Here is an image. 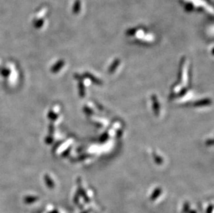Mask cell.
Returning <instances> with one entry per match:
<instances>
[{
	"label": "cell",
	"instance_id": "6da1fadb",
	"mask_svg": "<svg viewBox=\"0 0 214 213\" xmlns=\"http://www.w3.org/2000/svg\"><path fill=\"white\" fill-rule=\"evenodd\" d=\"M153 98H154L153 103H154V106H155V107H154V108H155V113H156V114H158V111L159 112V107H158V103H157V102L155 96H153Z\"/></svg>",
	"mask_w": 214,
	"mask_h": 213
},
{
	"label": "cell",
	"instance_id": "7a4b0ae2",
	"mask_svg": "<svg viewBox=\"0 0 214 213\" xmlns=\"http://www.w3.org/2000/svg\"><path fill=\"white\" fill-rule=\"evenodd\" d=\"M119 60H116L115 62H114V63L112 64V66H111L110 67V73H112V72H114V70H115L116 69V67H117V65L119 64Z\"/></svg>",
	"mask_w": 214,
	"mask_h": 213
},
{
	"label": "cell",
	"instance_id": "3957f363",
	"mask_svg": "<svg viewBox=\"0 0 214 213\" xmlns=\"http://www.w3.org/2000/svg\"><path fill=\"white\" fill-rule=\"evenodd\" d=\"M210 103H211L210 100H208V99H207V100H202L200 102H199V103H197L195 105H202V104H210Z\"/></svg>",
	"mask_w": 214,
	"mask_h": 213
},
{
	"label": "cell",
	"instance_id": "277c9868",
	"mask_svg": "<svg viewBox=\"0 0 214 213\" xmlns=\"http://www.w3.org/2000/svg\"><path fill=\"white\" fill-rule=\"evenodd\" d=\"M87 76L88 77H89L90 78H91V80H92L94 82H95V83H96V84H100V83H101V82H99L98 79L94 78L93 77V76H92L91 75H90V74H87Z\"/></svg>",
	"mask_w": 214,
	"mask_h": 213
}]
</instances>
